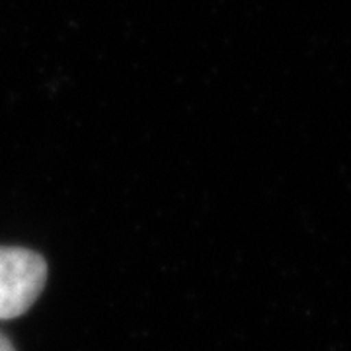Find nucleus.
<instances>
[{
	"instance_id": "obj_2",
	"label": "nucleus",
	"mask_w": 351,
	"mask_h": 351,
	"mask_svg": "<svg viewBox=\"0 0 351 351\" xmlns=\"http://www.w3.org/2000/svg\"><path fill=\"white\" fill-rule=\"evenodd\" d=\"M0 351H16L10 343V339L6 338L4 334H0Z\"/></svg>"
},
{
	"instance_id": "obj_1",
	"label": "nucleus",
	"mask_w": 351,
	"mask_h": 351,
	"mask_svg": "<svg viewBox=\"0 0 351 351\" xmlns=\"http://www.w3.org/2000/svg\"><path fill=\"white\" fill-rule=\"evenodd\" d=\"M47 263L32 250L0 246V320L24 314L41 295Z\"/></svg>"
}]
</instances>
